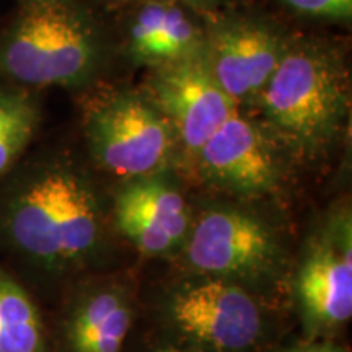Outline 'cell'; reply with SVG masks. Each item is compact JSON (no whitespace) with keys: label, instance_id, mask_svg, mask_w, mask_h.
<instances>
[{"label":"cell","instance_id":"obj_4","mask_svg":"<svg viewBox=\"0 0 352 352\" xmlns=\"http://www.w3.org/2000/svg\"><path fill=\"white\" fill-rule=\"evenodd\" d=\"M88 132L100 164L118 176H148L170 157V122L152 101L134 94L104 101L91 114Z\"/></svg>","mask_w":352,"mask_h":352},{"label":"cell","instance_id":"obj_5","mask_svg":"<svg viewBox=\"0 0 352 352\" xmlns=\"http://www.w3.org/2000/svg\"><path fill=\"white\" fill-rule=\"evenodd\" d=\"M152 103L171 129L178 131L184 147L199 152L208 139L239 111L210 70L204 44L182 59L160 64L151 80Z\"/></svg>","mask_w":352,"mask_h":352},{"label":"cell","instance_id":"obj_17","mask_svg":"<svg viewBox=\"0 0 352 352\" xmlns=\"http://www.w3.org/2000/svg\"><path fill=\"white\" fill-rule=\"evenodd\" d=\"M294 10L327 19H349L352 0H280Z\"/></svg>","mask_w":352,"mask_h":352},{"label":"cell","instance_id":"obj_18","mask_svg":"<svg viewBox=\"0 0 352 352\" xmlns=\"http://www.w3.org/2000/svg\"><path fill=\"white\" fill-rule=\"evenodd\" d=\"M184 2L189 3L191 7L199 8V10H210L217 6L219 0H184Z\"/></svg>","mask_w":352,"mask_h":352},{"label":"cell","instance_id":"obj_10","mask_svg":"<svg viewBox=\"0 0 352 352\" xmlns=\"http://www.w3.org/2000/svg\"><path fill=\"white\" fill-rule=\"evenodd\" d=\"M116 219L127 239L148 254L166 252L188 226L182 195L160 182L127 186L118 197Z\"/></svg>","mask_w":352,"mask_h":352},{"label":"cell","instance_id":"obj_14","mask_svg":"<svg viewBox=\"0 0 352 352\" xmlns=\"http://www.w3.org/2000/svg\"><path fill=\"white\" fill-rule=\"evenodd\" d=\"M36 109L26 96L0 95V175L32 139Z\"/></svg>","mask_w":352,"mask_h":352},{"label":"cell","instance_id":"obj_20","mask_svg":"<svg viewBox=\"0 0 352 352\" xmlns=\"http://www.w3.org/2000/svg\"><path fill=\"white\" fill-rule=\"evenodd\" d=\"M162 352H189V351H182V349H165Z\"/></svg>","mask_w":352,"mask_h":352},{"label":"cell","instance_id":"obj_1","mask_svg":"<svg viewBox=\"0 0 352 352\" xmlns=\"http://www.w3.org/2000/svg\"><path fill=\"white\" fill-rule=\"evenodd\" d=\"M256 103L285 139L300 145L323 142L336 132L349 107L344 65L320 44L285 46Z\"/></svg>","mask_w":352,"mask_h":352},{"label":"cell","instance_id":"obj_11","mask_svg":"<svg viewBox=\"0 0 352 352\" xmlns=\"http://www.w3.org/2000/svg\"><path fill=\"white\" fill-rule=\"evenodd\" d=\"M298 290L307 311L327 324L344 323L352 315V252L327 245L307 259Z\"/></svg>","mask_w":352,"mask_h":352},{"label":"cell","instance_id":"obj_7","mask_svg":"<svg viewBox=\"0 0 352 352\" xmlns=\"http://www.w3.org/2000/svg\"><path fill=\"white\" fill-rule=\"evenodd\" d=\"M184 333L223 351L252 346L261 333L256 302L245 290L223 280H209L184 290L173 305Z\"/></svg>","mask_w":352,"mask_h":352},{"label":"cell","instance_id":"obj_9","mask_svg":"<svg viewBox=\"0 0 352 352\" xmlns=\"http://www.w3.org/2000/svg\"><path fill=\"white\" fill-rule=\"evenodd\" d=\"M197 153L214 179L239 191H264L274 182V160L261 131L239 111L210 135Z\"/></svg>","mask_w":352,"mask_h":352},{"label":"cell","instance_id":"obj_19","mask_svg":"<svg viewBox=\"0 0 352 352\" xmlns=\"http://www.w3.org/2000/svg\"><path fill=\"white\" fill-rule=\"evenodd\" d=\"M292 352H336V351L328 349V347H303V349H297Z\"/></svg>","mask_w":352,"mask_h":352},{"label":"cell","instance_id":"obj_15","mask_svg":"<svg viewBox=\"0 0 352 352\" xmlns=\"http://www.w3.org/2000/svg\"><path fill=\"white\" fill-rule=\"evenodd\" d=\"M202 47L196 26L178 7L168 8V15L158 41L153 47L151 63H170L182 59Z\"/></svg>","mask_w":352,"mask_h":352},{"label":"cell","instance_id":"obj_2","mask_svg":"<svg viewBox=\"0 0 352 352\" xmlns=\"http://www.w3.org/2000/svg\"><path fill=\"white\" fill-rule=\"evenodd\" d=\"M96 63L94 30L80 13L56 0H39L26 8L0 52L8 76L30 85L82 82Z\"/></svg>","mask_w":352,"mask_h":352},{"label":"cell","instance_id":"obj_8","mask_svg":"<svg viewBox=\"0 0 352 352\" xmlns=\"http://www.w3.org/2000/svg\"><path fill=\"white\" fill-rule=\"evenodd\" d=\"M271 236L258 220L235 210H212L197 220L188 258L199 271L245 272L266 263Z\"/></svg>","mask_w":352,"mask_h":352},{"label":"cell","instance_id":"obj_16","mask_svg":"<svg viewBox=\"0 0 352 352\" xmlns=\"http://www.w3.org/2000/svg\"><path fill=\"white\" fill-rule=\"evenodd\" d=\"M168 8L170 6H166V3L151 2L140 10L131 33L132 52L139 59L151 60L153 47H155L158 36L164 30Z\"/></svg>","mask_w":352,"mask_h":352},{"label":"cell","instance_id":"obj_6","mask_svg":"<svg viewBox=\"0 0 352 352\" xmlns=\"http://www.w3.org/2000/svg\"><path fill=\"white\" fill-rule=\"evenodd\" d=\"M204 50L215 80L239 104L258 98L283 59L285 44L270 26L233 21L219 26Z\"/></svg>","mask_w":352,"mask_h":352},{"label":"cell","instance_id":"obj_13","mask_svg":"<svg viewBox=\"0 0 352 352\" xmlns=\"http://www.w3.org/2000/svg\"><path fill=\"white\" fill-rule=\"evenodd\" d=\"M41 320L32 298L0 272V352H39Z\"/></svg>","mask_w":352,"mask_h":352},{"label":"cell","instance_id":"obj_3","mask_svg":"<svg viewBox=\"0 0 352 352\" xmlns=\"http://www.w3.org/2000/svg\"><path fill=\"white\" fill-rule=\"evenodd\" d=\"M10 232L21 250L43 261L82 256L100 232L94 196L76 175L50 171L21 192Z\"/></svg>","mask_w":352,"mask_h":352},{"label":"cell","instance_id":"obj_12","mask_svg":"<svg viewBox=\"0 0 352 352\" xmlns=\"http://www.w3.org/2000/svg\"><path fill=\"white\" fill-rule=\"evenodd\" d=\"M131 328V311L120 296L103 292L90 298L72 323L76 352H120Z\"/></svg>","mask_w":352,"mask_h":352}]
</instances>
